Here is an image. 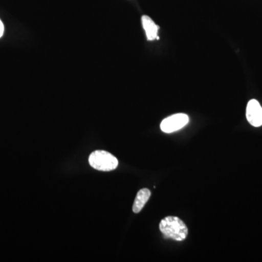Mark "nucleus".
I'll use <instances>...</instances> for the list:
<instances>
[{
    "mask_svg": "<svg viewBox=\"0 0 262 262\" xmlns=\"http://www.w3.org/2000/svg\"><path fill=\"white\" fill-rule=\"evenodd\" d=\"M141 21H142L143 28L145 31L148 40L153 41L156 39L158 37L159 27L147 15H143Z\"/></svg>",
    "mask_w": 262,
    "mask_h": 262,
    "instance_id": "39448f33",
    "label": "nucleus"
},
{
    "mask_svg": "<svg viewBox=\"0 0 262 262\" xmlns=\"http://www.w3.org/2000/svg\"><path fill=\"white\" fill-rule=\"evenodd\" d=\"M151 196V192L149 189H142L137 193L133 206V211L135 213H139L143 209L146 203L149 201Z\"/></svg>",
    "mask_w": 262,
    "mask_h": 262,
    "instance_id": "423d86ee",
    "label": "nucleus"
},
{
    "mask_svg": "<svg viewBox=\"0 0 262 262\" xmlns=\"http://www.w3.org/2000/svg\"><path fill=\"white\" fill-rule=\"evenodd\" d=\"M189 121V117L186 114H175L164 119L160 124V129L164 133L171 134L186 126Z\"/></svg>",
    "mask_w": 262,
    "mask_h": 262,
    "instance_id": "7ed1b4c3",
    "label": "nucleus"
},
{
    "mask_svg": "<svg viewBox=\"0 0 262 262\" xmlns=\"http://www.w3.org/2000/svg\"><path fill=\"white\" fill-rule=\"evenodd\" d=\"M160 230L165 237L179 242L184 241L188 235L187 225L176 216L165 217L162 220L160 223Z\"/></svg>",
    "mask_w": 262,
    "mask_h": 262,
    "instance_id": "f257e3e1",
    "label": "nucleus"
},
{
    "mask_svg": "<svg viewBox=\"0 0 262 262\" xmlns=\"http://www.w3.org/2000/svg\"><path fill=\"white\" fill-rule=\"evenodd\" d=\"M91 167L101 171H110L118 166V160L114 155L103 150H97L91 153L89 157Z\"/></svg>",
    "mask_w": 262,
    "mask_h": 262,
    "instance_id": "f03ea898",
    "label": "nucleus"
},
{
    "mask_svg": "<svg viewBox=\"0 0 262 262\" xmlns=\"http://www.w3.org/2000/svg\"><path fill=\"white\" fill-rule=\"evenodd\" d=\"M5 27L4 24H3L2 20H0V38L3 37V34H4Z\"/></svg>",
    "mask_w": 262,
    "mask_h": 262,
    "instance_id": "0eeeda50",
    "label": "nucleus"
},
{
    "mask_svg": "<svg viewBox=\"0 0 262 262\" xmlns=\"http://www.w3.org/2000/svg\"><path fill=\"white\" fill-rule=\"evenodd\" d=\"M246 118L253 127L262 125V107L259 102L252 99L248 102L246 108Z\"/></svg>",
    "mask_w": 262,
    "mask_h": 262,
    "instance_id": "20e7f679",
    "label": "nucleus"
}]
</instances>
